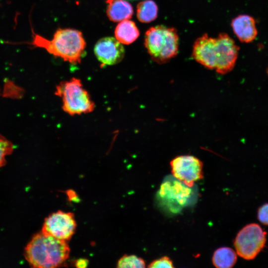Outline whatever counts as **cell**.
<instances>
[{
  "label": "cell",
  "mask_w": 268,
  "mask_h": 268,
  "mask_svg": "<svg viewBox=\"0 0 268 268\" xmlns=\"http://www.w3.org/2000/svg\"><path fill=\"white\" fill-rule=\"evenodd\" d=\"M258 218L262 223L268 225V203L263 204L259 208Z\"/></svg>",
  "instance_id": "20"
},
{
  "label": "cell",
  "mask_w": 268,
  "mask_h": 268,
  "mask_svg": "<svg viewBox=\"0 0 268 268\" xmlns=\"http://www.w3.org/2000/svg\"><path fill=\"white\" fill-rule=\"evenodd\" d=\"M76 227V223L72 213L59 210L45 218L41 232L67 241L74 233Z\"/></svg>",
  "instance_id": "8"
},
{
  "label": "cell",
  "mask_w": 268,
  "mask_h": 268,
  "mask_svg": "<svg viewBox=\"0 0 268 268\" xmlns=\"http://www.w3.org/2000/svg\"><path fill=\"white\" fill-rule=\"evenodd\" d=\"M215 38L204 34L195 42L192 56L198 63L209 69H214L215 66Z\"/></svg>",
  "instance_id": "11"
},
{
  "label": "cell",
  "mask_w": 268,
  "mask_h": 268,
  "mask_svg": "<svg viewBox=\"0 0 268 268\" xmlns=\"http://www.w3.org/2000/svg\"><path fill=\"white\" fill-rule=\"evenodd\" d=\"M55 94L62 99L63 110L74 116L92 112L95 104L81 80L73 77L61 82L57 86Z\"/></svg>",
  "instance_id": "4"
},
{
  "label": "cell",
  "mask_w": 268,
  "mask_h": 268,
  "mask_svg": "<svg viewBox=\"0 0 268 268\" xmlns=\"http://www.w3.org/2000/svg\"><path fill=\"white\" fill-rule=\"evenodd\" d=\"M94 53L102 66H111L121 62L125 56V49L116 38L106 37L96 42Z\"/></svg>",
  "instance_id": "10"
},
{
  "label": "cell",
  "mask_w": 268,
  "mask_h": 268,
  "mask_svg": "<svg viewBox=\"0 0 268 268\" xmlns=\"http://www.w3.org/2000/svg\"><path fill=\"white\" fill-rule=\"evenodd\" d=\"M174 178L189 187L203 177V163L197 157L190 155H179L170 163Z\"/></svg>",
  "instance_id": "7"
},
{
  "label": "cell",
  "mask_w": 268,
  "mask_h": 268,
  "mask_svg": "<svg viewBox=\"0 0 268 268\" xmlns=\"http://www.w3.org/2000/svg\"><path fill=\"white\" fill-rule=\"evenodd\" d=\"M117 268H143L145 262L142 258L134 255H125L117 262Z\"/></svg>",
  "instance_id": "17"
},
{
  "label": "cell",
  "mask_w": 268,
  "mask_h": 268,
  "mask_svg": "<svg viewBox=\"0 0 268 268\" xmlns=\"http://www.w3.org/2000/svg\"><path fill=\"white\" fill-rule=\"evenodd\" d=\"M70 252L67 241L42 232L35 235L25 249V257L34 268H52L61 266Z\"/></svg>",
  "instance_id": "2"
},
{
  "label": "cell",
  "mask_w": 268,
  "mask_h": 268,
  "mask_svg": "<svg viewBox=\"0 0 268 268\" xmlns=\"http://www.w3.org/2000/svg\"><path fill=\"white\" fill-rule=\"evenodd\" d=\"M161 185L157 197L162 205L173 213L179 212L189 204L192 197L193 191L183 182L174 178Z\"/></svg>",
  "instance_id": "6"
},
{
  "label": "cell",
  "mask_w": 268,
  "mask_h": 268,
  "mask_svg": "<svg viewBox=\"0 0 268 268\" xmlns=\"http://www.w3.org/2000/svg\"><path fill=\"white\" fill-rule=\"evenodd\" d=\"M32 39L25 43L33 48L45 49L49 54L73 65L80 63L85 55L86 42L82 33L71 28H59L51 40L35 33L32 28Z\"/></svg>",
  "instance_id": "1"
},
{
  "label": "cell",
  "mask_w": 268,
  "mask_h": 268,
  "mask_svg": "<svg viewBox=\"0 0 268 268\" xmlns=\"http://www.w3.org/2000/svg\"><path fill=\"white\" fill-rule=\"evenodd\" d=\"M13 149V144L4 137L0 135V167L5 164V157L11 154Z\"/></svg>",
  "instance_id": "18"
},
{
  "label": "cell",
  "mask_w": 268,
  "mask_h": 268,
  "mask_svg": "<svg viewBox=\"0 0 268 268\" xmlns=\"http://www.w3.org/2000/svg\"><path fill=\"white\" fill-rule=\"evenodd\" d=\"M266 235L258 224L246 225L238 233L234 241L237 254L245 260L255 259L266 244Z\"/></svg>",
  "instance_id": "5"
},
{
  "label": "cell",
  "mask_w": 268,
  "mask_h": 268,
  "mask_svg": "<svg viewBox=\"0 0 268 268\" xmlns=\"http://www.w3.org/2000/svg\"><path fill=\"white\" fill-rule=\"evenodd\" d=\"M144 46L153 61L159 64L168 62L178 52L177 31L163 25L152 27L145 34Z\"/></svg>",
  "instance_id": "3"
},
{
  "label": "cell",
  "mask_w": 268,
  "mask_h": 268,
  "mask_svg": "<svg viewBox=\"0 0 268 268\" xmlns=\"http://www.w3.org/2000/svg\"><path fill=\"white\" fill-rule=\"evenodd\" d=\"M267 73H268V69H267Z\"/></svg>",
  "instance_id": "23"
},
{
  "label": "cell",
  "mask_w": 268,
  "mask_h": 268,
  "mask_svg": "<svg viewBox=\"0 0 268 268\" xmlns=\"http://www.w3.org/2000/svg\"><path fill=\"white\" fill-rule=\"evenodd\" d=\"M215 70L225 74L233 69L238 58L239 47L226 33H220L215 38Z\"/></svg>",
  "instance_id": "9"
},
{
  "label": "cell",
  "mask_w": 268,
  "mask_h": 268,
  "mask_svg": "<svg viewBox=\"0 0 268 268\" xmlns=\"http://www.w3.org/2000/svg\"><path fill=\"white\" fill-rule=\"evenodd\" d=\"M106 2V13L110 20L118 22L132 17L133 8L126 0H107Z\"/></svg>",
  "instance_id": "13"
},
{
  "label": "cell",
  "mask_w": 268,
  "mask_h": 268,
  "mask_svg": "<svg viewBox=\"0 0 268 268\" xmlns=\"http://www.w3.org/2000/svg\"><path fill=\"white\" fill-rule=\"evenodd\" d=\"M139 35V32L135 23L129 19L121 21L115 30L116 39L123 44L133 43Z\"/></svg>",
  "instance_id": "14"
},
{
  "label": "cell",
  "mask_w": 268,
  "mask_h": 268,
  "mask_svg": "<svg viewBox=\"0 0 268 268\" xmlns=\"http://www.w3.org/2000/svg\"></svg>",
  "instance_id": "24"
},
{
  "label": "cell",
  "mask_w": 268,
  "mask_h": 268,
  "mask_svg": "<svg viewBox=\"0 0 268 268\" xmlns=\"http://www.w3.org/2000/svg\"><path fill=\"white\" fill-rule=\"evenodd\" d=\"M149 268H174L172 261L167 256H164L152 261L148 265Z\"/></svg>",
  "instance_id": "19"
},
{
  "label": "cell",
  "mask_w": 268,
  "mask_h": 268,
  "mask_svg": "<svg viewBox=\"0 0 268 268\" xmlns=\"http://www.w3.org/2000/svg\"><path fill=\"white\" fill-rule=\"evenodd\" d=\"M237 255L229 247H221L215 251L212 256L213 265L217 268H231L236 264Z\"/></svg>",
  "instance_id": "15"
},
{
  "label": "cell",
  "mask_w": 268,
  "mask_h": 268,
  "mask_svg": "<svg viewBox=\"0 0 268 268\" xmlns=\"http://www.w3.org/2000/svg\"><path fill=\"white\" fill-rule=\"evenodd\" d=\"M88 264V261L85 259H79L75 262L74 265L77 268H85Z\"/></svg>",
  "instance_id": "21"
},
{
  "label": "cell",
  "mask_w": 268,
  "mask_h": 268,
  "mask_svg": "<svg viewBox=\"0 0 268 268\" xmlns=\"http://www.w3.org/2000/svg\"><path fill=\"white\" fill-rule=\"evenodd\" d=\"M158 6L152 0H144L138 3L136 6V16L143 23H149L157 17Z\"/></svg>",
  "instance_id": "16"
},
{
  "label": "cell",
  "mask_w": 268,
  "mask_h": 268,
  "mask_svg": "<svg viewBox=\"0 0 268 268\" xmlns=\"http://www.w3.org/2000/svg\"><path fill=\"white\" fill-rule=\"evenodd\" d=\"M67 194L70 201H77L78 200L76 194L73 190H68Z\"/></svg>",
  "instance_id": "22"
},
{
  "label": "cell",
  "mask_w": 268,
  "mask_h": 268,
  "mask_svg": "<svg viewBox=\"0 0 268 268\" xmlns=\"http://www.w3.org/2000/svg\"><path fill=\"white\" fill-rule=\"evenodd\" d=\"M233 31L240 41L248 43L253 41L258 35L255 19L247 14H240L231 21Z\"/></svg>",
  "instance_id": "12"
}]
</instances>
